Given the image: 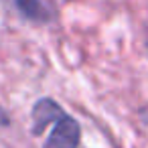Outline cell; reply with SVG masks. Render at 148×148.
Wrapping results in <instances>:
<instances>
[{"instance_id":"6da1fadb","label":"cell","mask_w":148,"mask_h":148,"mask_svg":"<svg viewBox=\"0 0 148 148\" xmlns=\"http://www.w3.org/2000/svg\"><path fill=\"white\" fill-rule=\"evenodd\" d=\"M47 128H51L43 148H79L81 144V126L69 116L59 101L53 97H41L35 101L31 110V132L33 136H41Z\"/></svg>"},{"instance_id":"7a4b0ae2","label":"cell","mask_w":148,"mask_h":148,"mask_svg":"<svg viewBox=\"0 0 148 148\" xmlns=\"http://www.w3.org/2000/svg\"><path fill=\"white\" fill-rule=\"evenodd\" d=\"M0 2L29 23L47 25L55 18V12H53V6L49 4V0H0Z\"/></svg>"},{"instance_id":"277c9868","label":"cell","mask_w":148,"mask_h":148,"mask_svg":"<svg viewBox=\"0 0 148 148\" xmlns=\"http://www.w3.org/2000/svg\"><path fill=\"white\" fill-rule=\"evenodd\" d=\"M144 120H146V124H148V112H146V116H144Z\"/></svg>"},{"instance_id":"3957f363","label":"cell","mask_w":148,"mask_h":148,"mask_svg":"<svg viewBox=\"0 0 148 148\" xmlns=\"http://www.w3.org/2000/svg\"><path fill=\"white\" fill-rule=\"evenodd\" d=\"M8 124H10V118H8L6 110L0 106V126H8Z\"/></svg>"}]
</instances>
